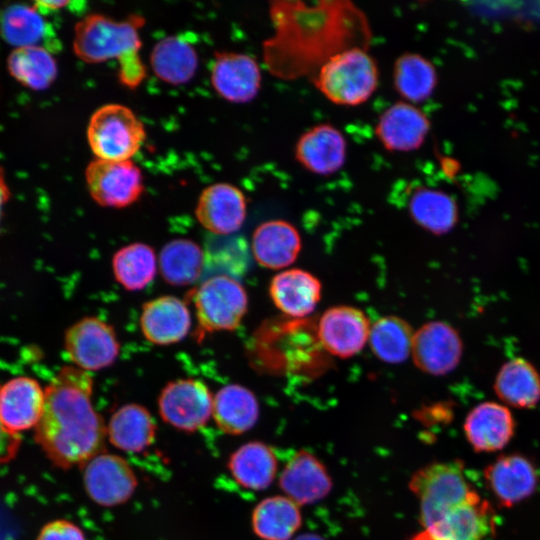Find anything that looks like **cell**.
<instances>
[{
	"instance_id": "obj_1",
	"label": "cell",
	"mask_w": 540,
	"mask_h": 540,
	"mask_svg": "<svg viewBox=\"0 0 540 540\" xmlns=\"http://www.w3.org/2000/svg\"><path fill=\"white\" fill-rule=\"evenodd\" d=\"M269 14L274 33L263 43V60L281 79L313 75L335 54L371 40L366 16L350 1H274Z\"/></svg>"
},
{
	"instance_id": "obj_2",
	"label": "cell",
	"mask_w": 540,
	"mask_h": 540,
	"mask_svg": "<svg viewBox=\"0 0 540 540\" xmlns=\"http://www.w3.org/2000/svg\"><path fill=\"white\" fill-rule=\"evenodd\" d=\"M93 386L90 372L64 366L45 388L35 439L59 468L82 467L104 451L106 426L93 406Z\"/></svg>"
},
{
	"instance_id": "obj_3",
	"label": "cell",
	"mask_w": 540,
	"mask_h": 540,
	"mask_svg": "<svg viewBox=\"0 0 540 540\" xmlns=\"http://www.w3.org/2000/svg\"><path fill=\"white\" fill-rule=\"evenodd\" d=\"M141 17L114 20L103 14H89L75 26L73 50L86 63L117 59L123 84L136 87L145 75L139 59Z\"/></svg>"
},
{
	"instance_id": "obj_4",
	"label": "cell",
	"mask_w": 540,
	"mask_h": 540,
	"mask_svg": "<svg viewBox=\"0 0 540 540\" xmlns=\"http://www.w3.org/2000/svg\"><path fill=\"white\" fill-rule=\"evenodd\" d=\"M315 87L330 102L357 106L376 91L379 72L367 48L354 47L329 58L313 74Z\"/></svg>"
},
{
	"instance_id": "obj_5",
	"label": "cell",
	"mask_w": 540,
	"mask_h": 540,
	"mask_svg": "<svg viewBox=\"0 0 540 540\" xmlns=\"http://www.w3.org/2000/svg\"><path fill=\"white\" fill-rule=\"evenodd\" d=\"M409 488L419 500L420 522L424 529L477 494L467 480L460 460L435 462L422 467L412 475Z\"/></svg>"
},
{
	"instance_id": "obj_6",
	"label": "cell",
	"mask_w": 540,
	"mask_h": 540,
	"mask_svg": "<svg viewBox=\"0 0 540 540\" xmlns=\"http://www.w3.org/2000/svg\"><path fill=\"white\" fill-rule=\"evenodd\" d=\"M198 320L196 336L232 331L239 327L248 309V297L242 284L227 274H216L188 293Z\"/></svg>"
},
{
	"instance_id": "obj_7",
	"label": "cell",
	"mask_w": 540,
	"mask_h": 540,
	"mask_svg": "<svg viewBox=\"0 0 540 540\" xmlns=\"http://www.w3.org/2000/svg\"><path fill=\"white\" fill-rule=\"evenodd\" d=\"M145 137L142 121L130 108L121 104H106L98 108L87 127L89 146L96 158L103 160H131Z\"/></svg>"
},
{
	"instance_id": "obj_8",
	"label": "cell",
	"mask_w": 540,
	"mask_h": 540,
	"mask_svg": "<svg viewBox=\"0 0 540 540\" xmlns=\"http://www.w3.org/2000/svg\"><path fill=\"white\" fill-rule=\"evenodd\" d=\"M213 396L202 381L186 378L167 383L158 396L162 420L177 430L195 432L212 415Z\"/></svg>"
},
{
	"instance_id": "obj_9",
	"label": "cell",
	"mask_w": 540,
	"mask_h": 540,
	"mask_svg": "<svg viewBox=\"0 0 540 540\" xmlns=\"http://www.w3.org/2000/svg\"><path fill=\"white\" fill-rule=\"evenodd\" d=\"M85 180L92 199L103 207H127L144 189L141 170L132 160L96 158L86 167Z\"/></svg>"
},
{
	"instance_id": "obj_10",
	"label": "cell",
	"mask_w": 540,
	"mask_h": 540,
	"mask_svg": "<svg viewBox=\"0 0 540 540\" xmlns=\"http://www.w3.org/2000/svg\"><path fill=\"white\" fill-rule=\"evenodd\" d=\"M64 350L75 367L90 372L113 364L120 345L110 324L97 317H85L67 329Z\"/></svg>"
},
{
	"instance_id": "obj_11",
	"label": "cell",
	"mask_w": 540,
	"mask_h": 540,
	"mask_svg": "<svg viewBox=\"0 0 540 540\" xmlns=\"http://www.w3.org/2000/svg\"><path fill=\"white\" fill-rule=\"evenodd\" d=\"M84 489L97 505L113 507L126 503L137 488L136 474L123 457L104 451L82 467Z\"/></svg>"
},
{
	"instance_id": "obj_12",
	"label": "cell",
	"mask_w": 540,
	"mask_h": 540,
	"mask_svg": "<svg viewBox=\"0 0 540 540\" xmlns=\"http://www.w3.org/2000/svg\"><path fill=\"white\" fill-rule=\"evenodd\" d=\"M411 355L421 371L433 376L445 375L459 364L462 341L448 323L431 321L414 332Z\"/></svg>"
},
{
	"instance_id": "obj_13",
	"label": "cell",
	"mask_w": 540,
	"mask_h": 540,
	"mask_svg": "<svg viewBox=\"0 0 540 540\" xmlns=\"http://www.w3.org/2000/svg\"><path fill=\"white\" fill-rule=\"evenodd\" d=\"M424 530L433 540H494L496 515L477 493Z\"/></svg>"
},
{
	"instance_id": "obj_14",
	"label": "cell",
	"mask_w": 540,
	"mask_h": 540,
	"mask_svg": "<svg viewBox=\"0 0 540 540\" xmlns=\"http://www.w3.org/2000/svg\"><path fill=\"white\" fill-rule=\"evenodd\" d=\"M370 323L367 316L352 306H334L324 312L318 323V338L334 356L349 358L368 343Z\"/></svg>"
},
{
	"instance_id": "obj_15",
	"label": "cell",
	"mask_w": 540,
	"mask_h": 540,
	"mask_svg": "<svg viewBox=\"0 0 540 540\" xmlns=\"http://www.w3.org/2000/svg\"><path fill=\"white\" fill-rule=\"evenodd\" d=\"M294 156L307 171L328 176L339 171L347 156V141L343 133L329 123L317 124L298 138Z\"/></svg>"
},
{
	"instance_id": "obj_16",
	"label": "cell",
	"mask_w": 540,
	"mask_h": 540,
	"mask_svg": "<svg viewBox=\"0 0 540 540\" xmlns=\"http://www.w3.org/2000/svg\"><path fill=\"white\" fill-rule=\"evenodd\" d=\"M484 477L498 503L506 508L530 497L539 481L535 465L518 453L499 456L485 468Z\"/></svg>"
},
{
	"instance_id": "obj_17",
	"label": "cell",
	"mask_w": 540,
	"mask_h": 540,
	"mask_svg": "<svg viewBox=\"0 0 540 540\" xmlns=\"http://www.w3.org/2000/svg\"><path fill=\"white\" fill-rule=\"evenodd\" d=\"M430 131V120L416 105L399 101L390 105L378 118L375 134L391 152L417 150Z\"/></svg>"
},
{
	"instance_id": "obj_18",
	"label": "cell",
	"mask_w": 540,
	"mask_h": 540,
	"mask_svg": "<svg viewBox=\"0 0 540 540\" xmlns=\"http://www.w3.org/2000/svg\"><path fill=\"white\" fill-rule=\"evenodd\" d=\"M261 70L251 56L238 52H221L211 68V83L215 91L232 103H248L261 87Z\"/></svg>"
},
{
	"instance_id": "obj_19",
	"label": "cell",
	"mask_w": 540,
	"mask_h": 540,
	"mask_svg": "<svg viewBox=\"0 0 540 540\" xmlns=\"http://www.w3.org/2000/svg\"><path fill=\"white\" fill-rule=\"evenodd\" d=\"M246 209V198L238 187L229 183H216L202 191L195 215L209 232L228 235L241 228L246 218Z\"/></svg>"
},
{
	"instance_id": "obj_20",
	"label": "cell",
	"mask_w": 540,
	"mask_h": 540,
	"mask_svg": "<svg viewBox=\"0 0 540 540\" xmlns=\"http://www.w3.org/2000/svg\"><path fill=\"white\" fill-rule=\"evenodd\" d=\"M279 486L286 497L300 506L326 497L332 489V479L315 455L307 450H299L282 470Z\"/></svg>"
},
{
	"instance_id": "obj_21",
	"label": "cell",
	"mask_w": 540,
	"mask_h": 540,
	"mask_svg": "<svg viewBox=\"0 0 540 540\" xmlns=\"http://www.w3.org/2000/svg\"><path fill=\"white\" fill-rule=\"evenodd\" d=\"M45 390L33 378L20 376L0 387V421L10 433L36 427L44 407Z\"/></svg>"
},
{
	"instance_id": "obj_22",
	"label": "cell",
	"mask_w": 540,
	"mask_h": 540,
	"mask_svg": "<svg viewBox=\"0 0 540 540\" xmlns=\"http://www.w3.org/2000/svg\"><path fill=\"white\" fill-rule=\"evenodd\" d=\"M463 427L469 444L476 452H495L512 439L515 421L505 405L487 401L468 413Z\"/></svg>"
},
{
	"instance_id": "obj_23",
	"label": "cell",
	"mask_w": 540,
	"mask_h": 540,
	"mask_svg": "<svg viewBox=\"0 0 540 540\" xmlns=\"http://www.w3.org/2000/svg\"><path fill=\"white\" fill-rule=\"evenodd\" d=\"M144 337L156 345H170L184 339L191 327V316L184 301L160 296L146 302L140 315Z\"/></svg>"
},
{
	"instance_id": "obj_24",
	"label": "cell",
	"mask_w": 540,
	"mask_h": 540,
	"mask_svg": "<svg viewBox=\"0 0 540 540\" xmlns=\"http://www.w3.org/2000/svg\"><path fill=\"white\" fill-rule=\"evenodd\" d=\"M320 281L310 272L294 268L276 274L269 285L275 306L291 317H304L314 311L321 298Z\"/></svg>"
},
{
	"instance_id": "obj_25",
	"label": "cell",
	"mask_w": 540,
	"mask_h": 540,
	"mask_svg": "<svg viewBox=\"0 0 540 540\" xmlns=\"http://www.w3.org/2000/svg\"><path fill=\"white\" fill-rule=\"evenodd\" d=\"M301 249L298 230L289 222L274 219L263 222L252 236V252L263 267L281 269L292 264Z\"/></svg>"
},
{
	"instance_id": "obj_26",
	"label": "cell",
	"mask_w": 540,
	"mask_h": 540,
	"mask_svg": "<svg viewBox=\"0 0 540 540\" xmlns=\"http://www.w3.org/2000/svg\"><path fill=\"white\" fill-rule=\"evenodd\" d=\"M106 433L114 447L128 453H139L154 443L157 426L144 406L130 403L113 413Z\"/></svg>"
},
{
	"instance_id": "obj_27",
	"label": "cell",
	"mask_w": 540,
	"mask_h": 540,
	"mask_svg": "<svg viewBox=\"0 0 540 540\" xmlns=\"http://www.w3.org/2000/svg\"><path fill=\"white\" fill-rule=\"evenodd\" d=\"M228 470L241 487L261 491L277 475L278 459L273 449L260 441L241 445L229 457Z\"/></svg>"
},
{
	"instance_id": "obj_28",
	"label": "cell",
	"mask_w": 540,
	"mask_h": 540,
	"mask_svg": "<svg viewBox=\"0 0 540 540\" xmlns=\"http://www.w3.org/2000/svg\"><path fill=\"white\" fill-rule=\"evenodd\" d=\"M212 416L217 427L228 435L249 431L259 417L254 393L240 384L222 387L213 397Z\"/></svg>"
},
{
	"instance_id": "obj_29",
	"label": "cell",
	"mask_w": 540,
	"mask_h": 540,
	"mask_svg": "<svg viewBox=\"0 0 540 540\" xmlns=\"http://www.w3.org/2000/svg\"><path fill=\"white\" fill-rule=\"evenodd\" d=\"M412 220L428 232H450L458 221V205L447 192L430 187L416 188L408 201Z\"/></svg>"
},
{
	"instance_id": "obj_30",
	"label": "cell",
	"mask_w": 540,
	"mask_h": 540,
	"mask_svg": "<svg viewBox=\"0 0 540 540\" xmlns=\"http://www.w3.org/2000/svg\"><path fill=\"white\" fill-rule=\"evenodd\" d=\"M494 390L505 404L515 408H532L540 400V376L527 360L515 358L499 370Z\"/></svg>"
},
{
	"instance_id": "obj_31",
	"label": "cell",
	"mask_w": 540,
	"mask_h": 540,
	"mask_svg": "<svg viewBox=\"0 0 540 540\" xmlns=\"http://www.w3.org/2000/svg\"><path fill=\"white\" fill-rule=\"evenodd\" d=\"M252 529L262 540H289L300 528L299 506L286 496H271L260 501L252 512Z\"/></svg>"
},
{
	"instance_id": "obj_32",
	"label": "cell",
	"mask_w": 540,
	"mask_h": 540,
	"mask_svg": "<svg viewBox=\"0 0 540 540\" xmlns=\"http://www.w3.org/2000/svg\"><path fill=\"white\" fill-rule=\"evenodd\" d=\"M150 64L162 81L179 85L191 80L198 67L195 48L180 36H169L153 47Z\"/></svg>"
},
{
	"instance_id": "obj_33",
	"label": "cell",
	"mask_w": 540,
	"mask_h": 540,
	"mask_svg": "<svg viewBox=\"0 0 540 540\" xmlns=\"http://www.w3.org/2000/svg\"><path fill=\"white\" fill-rule=\"evenodd\" d=\"M393 84L404 101L415 104L428 99L437 85L434 65L424 56L407 52L393 66Z\"/></svg>"
},
{
	"instance_id": "obj_34",
	"label": "cell",
	"mask_w": 540,
	"mask_h": 540,
	"mask_svg": "<svg viewBox=\"0 0 540 540\" xmlns=\"http://www.w3.org/2000/svg\"><path fill=\"white\" fill-rule=\"evenodd\" d=\"M7 68L17 82L36 91L49 88L58 73L55 58L44 46L14 48L8 56Z\"/></svg>"
},
{
	"instance_id": "obj_35",
	"label": "cell",
	"mask_w": 540,
	"mask_h": 540,
	"mask_svg": "<svg viewBox=\"0 0 540 540\" xmlns=\"http://www.w3.org/2000/svg\"><path fill=\"white\" fill-rule=\"evenodd\" d=\"M205 253L190 239H175L162 248L159 268L163 279L175 286H186L196 282L203 271Z\"/></svg>"
},
{
	"instance_id": "obj_36",
	"label": "cell",
	"mask_w": 540,
	"mask_h": 540,
	"mask_svg": "<svg viewBox=\"0 0 540 540\" xmlns=\"http://www.w3.org/2000/svg\"><path fill=\"white\" fill-rule=\"evenodd\" d=\"M112 270L116 281L129 291L148 286L157 271V259L152 247L144 243H132L119 249L112 258Z\"/></svg>"
},
{
	"instance_id": "obj_37",
	"label": "cell",
	"mask_w": 540,
	"mask_h": 540,
	"mask_svg": "<svg viewBox=\"0 0 540 540\" xmlns=\"http://www.w3.org/2000/svg\"><path fill=\"white\" fill-rule=\"evenodd\" d=\"M414 332L406 320L385 316L371 326L368 343L378 359L398 364L410 356Z\"/></svg>"
},
{
	"instance_id": "obj_38",
	"label": "cell",
	"mask_w": 540,
	"mask_h": 540,
	"mask_svg": "<svg viewBox=\"0 0 540 540\" xmlns=\"http://www.w3.org/2000/svg\"><path fill=\"white\" fill-rule=\"evenodd\" d=\"M0 34L15 48L44 46L47 25L38 9L18 4L6 8L0 16ZM45 47V46H44Z\"/></svg>"
},
{
	"instance_id": "obj_39",
	"label": "cell",
	"mask_w": 540,
	"mask_h": 540,
	"mask_svg": "<svg viewBox=\"0 0 540 540\" xmlns=\"http://www.w3.org/2000/svg\"><path fill=\"white\" fill-rule=\"evenodd\" d=\"M37 540H86L83 531L76 524L59 519L46 524Z\"/></svg>"
},
{
	"instance_id": "obj_40",
	"label": "cell",
	"mask_w": 540,
	"mask_h": 540,
	"mask_svg": "<svg viewBox=\"0 0 540 540\" xmlns=\"http://www.w3.org/2000/svg\"><path fill=\"white\" fill-rule=\"evenodd\" d=\"M19 445V436L6 430L0 421V464L11 460L16 455Z\"/></svg>"
},
{
	"instance_id": "obj_41",
	"label": "cell",
	"mask_w": 540,
	"mask_h": 540,
	"mask_svg": "<svg viewBox=\"0 0 540 540\" xmlns=\"http://www.w3.org/2000/svg\"><path fill=\"white\" fill-rule=\"evenodd\" d=\"M11 192L6 180V176L2 167H0V219L3 208L10 198Z\"/></svg>"
},
{
	"instance_id": "obj_42",
	"label": "cell",
	"mask_w": 540,
	"mask_h": 540,
	"mask_svg": "<svg viewBox=\"0 0 540 540\" xmlns=\"http://www.w3.org/2000/svg\"><path fill=\"white\" fill-rule=\"evenodd\" d=\"M70 3H71L70 1H37L34 3V6L42 14L44 10L45 11L59 10L68 6Z\"/></svg>"
},
{
	"instance_id": "obj_43",
	"label": "cell",
	"mask_w": 540,
	"mask_h": 540,
	"mask_svg": "<svg viewBox=\"0 0 540 540\" xmlns=\"http://www.w3.org/2000/svg\"><path fill=\"white\" fill-rule=\"evenodd\" d=\"M294 540H325L323 537L313 533H305L296 537Z\"/></svg>"
},
{
	"instance_id": "obj_44",
	"label": "cell",
	"mask_w": 540,
	"mask_h": 540,
	"mask_svg": "<svg viewBox=\"0 0 540 540\" xmlns=\"http://www.w3.org/2000/svg\"><path fill=\"white\" fill-rule=\"evenodd\" d=\"M411 540H418V539H417L416 537H414V538H413V539H411Z\"/></svg>"
}]
</instances>
